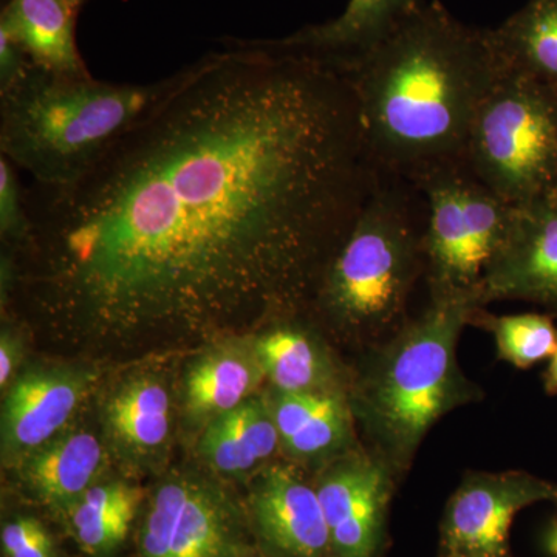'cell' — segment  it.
<instances>
[{
  "instance_id": "cell-10",
  "label": "cell",
  "mask_w": 557,
  "mask_h": 557,
  "mask_svg": "<svg viewBox=\"0 0 557 557\" xmlns=\"http://www.w3.org/2000/svg\"><path fill=\"white\" fill-rule=\"evenodd\" d=\"M314 487L327 522L333 557H381L398 480L366 445L317 469Z\"/></svg>"
},
{
  "instance_id": "cell-28",
  "label": "cell",
  "mask_w": 557,
  "mask_h": 557,
  "mask_svg": "<svg viewBox=\"0 0 557 557\" xmlns=\"http://www.w3.org/2000/svg\"><path fill=\"white\" fill-rule=\"evenodd\" d=\"M24 341L20 329L14 325H3L2 336H0V387L5 391L13 383L16 370L22 361V350H24Z\"/></svg>"
},
{
  "instance_id": "cell-22",
  "label": "cell",
  "mask_w": 557,
  "mask_h": 557,
  "mask_svg": "<svg viewBox=\"0 0 557 557\" xmlns=\"http://www.w3.org/2000/svg\"><path fill=\"white\" fill-rule=\"evenodd\" d=\"M421 0H348L336 20L310 25L281 39L293 49L343 60L375 42L397 22L420 5Z\"/></svg>"
},
{
  "instance_id": "cell-1",
  "label": "cell",
  "mask_w": 557,
  "mask_h": 557,
  "mask_svg": "<svg viewBox=\"0 0 557 557\" xmlns=\"http://www.w3.org/2000/svg\"><path fill=\"white\" fill-rule=\"evenodd\" d=\"M383 177L339 64L240 40L170 76L86 175L28 186L14 288L72 343L249 335L309 307Z\"/></svg>"
},
{
  "instance_id": "cell-33",
  "label": "cell",
  "mask_w": 557,
  "mask_h": 557,
  "mask_svg": "<svg viewBox=\"0 0 557 557\" xmlns=\"http://www.w3.org/2000/svg\"><path fill=\"white\" fill-rule=\"evenodd\" d=\"M69 2L72 3V5L79 11L81 9H83V5L87 2V0H69Z\"/></svg>"
},
{
  "instance_id": "cell-20",
  "label": "cell",
  "mask_w": 557,
  "mask_h": 557,
  "mask_svg": "<svg viewBox=\"0 0 557 557\" xmlns=\"http://www.w3.org/2000/svg\"><path fill=\"white\" fill-rule=\"evenodd\" d=\"M79 11L69 0H9L0 30L16 40L35 67L65 76L90 75L76 44Z\"/></svg>"
},
{
  "instance_id": "cell-12",
  "label": "cell",
  "mask_w": 557,
  "mask_h": 557,
  "mask_svg": "<svg viewBox=\"0 0 557 557\" xmlns=\"http://www.w3.org/2000/svg\"><path fill=\"white\" fill-rule=\"evenodd\" d=\"M100 376L94 366H36L21 373L3 399V467H16L33 450L67 431Z\"/></svg>"
},
{
  "instance_id": "cell-19",
  "label": "cell",
  "mask_w": 557,
  "mask_h": 557,
  "mask_svg": "<svg viewBox=\"0 0 557 557\" xmlns=\"http://www.w3.org/2000/svg\"><path fill=\"white\" fill-rule=\"evenodd\" d=\"M282 453L265 394L255 395L201 429L197 454L222 479H251Z\"/></svg>"
},
{
  "instance_id": "cell-3",
  "label": "cell",
  "mask_w": 557,
  "mask_h": 557,
  "mask_svg": "<svg viewBox=\"0 0 557 557\" xmlns=\"http://www.w3.org/2000/svg\"><path fill=\"white\" fill-rule=\"evenodd\" d=\"M480 307L475 296L429 298L418 317L362 350L354 368L348 398L359 434L398 482L440 420L485 398L458 361L461 333Z\"/></svg>"
},
{
  "instance_id": "cell-13",
  "label": "cell",
  "mask_w": 557,
  "mask_h": 557,
  "mask_svg": "<svg viewBox=\"0 0 557 557\" xmlns=\"http://www.w3.org/2000/svg\"><path fill=\"white\" fill-rule=\"evenodd\" d=\"M483 307L523 300L557 318V194L516 205L504 245L479 288Z\"/></svg>"
},
{
  "instance_id": "cell-14",
  "label": "cell",
  "mask_w": 557,
  "mask_h": 557,
  "mask_svg": "<svg viewBox=\"0 0 557 557\" xmlns=\"http://www.w3.org/2000/svg\"><path fill=\"white\" fill-rule=\"evenodd\" d=\"M102 440L110 458L129 471L157 467L168 456L174 399L168 376L137 370L110 388L101 409Z\"/></svg>"
},
{
  "instance_id": "cell-21",
  "label": "cell",
  "mask_w": 557,
  "mask_h": 557,
  "mask_svg": "<svg viewBox=\"0 0 557 557\" xmlns=\"http://www.w3.org/2000/svg\"><path fill=\"white\" fill-rule=\"evenodd\" d=\"M146 491L129 480H100L65 511L60 525L86 557L115 555L137 522Z\"/></svg>"
},
{
  "instance_id": "cell-5",
  "label": "cell",
  "mask_w": 557,
  "mask_h": 557,
  "mask_svg": "<svg viewBox=\"0 0 557 557\" xmlns=\"http://www.w3.org/2000/svg\"><path fill=\"white\" fill-rule=\"evenodd\" d=\"M413 186L383 180L333 252L309 302L322 329L362 350L387 339L406 321L424 273L423 233Z\"/></svg>"
},
{
  "instance_id": "cell-4",
  "label": "cell",
  "mask_w": 557,
  "mask_h": 557,
  "mask_svg": "<svg viewBox=\"0 0 557 557\" xmlns=\"http://www.w3.org/2000/svg\"><path fill=\"white\" fill-rule=\"evenodd\" d=\"M156 83H109L35 67L0 91V156L47 188L86 175L163 97Z\"/></svg>"
},
{
  "instance_id": "cell-25",
  "label": "cell",
  "mask_w": 557,
  "mask_h": 557,
  "mask_svg": "<svg viewBox=\"0 0 557 557\" xmlns=\"http://www.w3.org/2000/svg\"><path fill=\"white\" fill-rule=\"evenodd\" d=\"M33 222L27 203V188L20 170L0 156V236L7 251L20 255L30 244Z\"/></svg>"
},
{
  "instance_id": "cell-23",
  "label": "cell",
  "mask_w": 557,
  "mask_h": 557,
  "mask_svg": "<svg viewBox=\"0 0 557 557\" xmlns=\"http://www.w3.org/2000/svg\"><path fill=\"white\" fill-rule=\"evenodd\" d=\"M490 33L505 67L536 79L557 95V0H527Z\"/></svg>"
},
{
  "instance_id": "cell-2",
  "label": "cell",
  "mask_w": 557,
  "mask_h": 557,
  "mask_svg": "<svg viewBox=\"0 0 557 557\" xmlns=\"http://www.w3.org/2000/svg\"><path fill=\"white\" fill-rule=\"evenodd\" d=\"M333 61L373 163L410 185L465 161L472 120L504 70L490 28L469 27L440 2H421L364 50Z\"/></svg>"
},
{
  "instance_id": "cell-17",
  "label": "cell",
  "mask_w": 557,
  "mask_h": 557,
  "mask_svg": "<svg viewBox=\"0 0 557 557\" xmlns=\"http://www.w3.org/2000/svg\"><path fill=\"white\" fill-rule=\"evenodd\" d=\"M104 440L89 429H67L14 467L17 487L32 505L60 523L91 485L104 479Z\"/></svg>"
},
{
  "instance_id": "cell-9",
  "label": "cell",
  "mask_w": 557,
  "mask_h": 557,
  "mask_svg": "<svg viewBox=\"0 0 557 557\" xmlns=\"http://www.w3.org/2000/svg\"><path fill=\"white\" fill-rule=\"evenodd\" d=\"M557 504V483L527 471H468L440 523V557H512L509 531L522 509Z\"/></svg>"
},
{
  "instance_id": "cell-31",
  "label": "cell",
  "mask_w": 557,
  "mask_h": 557,
  "mask_svg": "<svg viewBox=\"0 0 557 557\" xmlns=\"http://www.w3.org/2000/svg\"><path fill=\"white\" fill-rule=\"evenodd\" d=\"M549 194H557V152H556L555 174H553V183H552V189H549Z\"/></svg>"
},
{
  "instance_id": "cell-7",
  "label": "cell",
  "mask_w": 557,
  "mask_h": 557,
  "mask_svg": "<svg viewBox=\"0 0 557 557\" xmlns=\"http://www.w3.org/2000/svg\"><path fill=\"white\" fill-rule=\"evenodd\" d=\"M412 185L426 205L423 252L429 298L479 299L480 284L507 237L515 205L480 182L467 161L437 168Z\"/></svg>"
},
{
  "instance_id": "cell-24",
  "label": "cell",
  "mask_w": 557,
  "mask_h": 557,
  "mask_svg": "<svg viewBox=\"0 0 557 557\" xmlns=\"http://www.w3.org/2000/svg\"><path fill=\"white\" fill-rule=\"evenodd\" d=\"M471 325L490 333L498 359L516 369L528 370L549 361L557 350L555 317L548 313L493 314L480 307Z\"/></svg>"
},
{
  "instance_id": "cell-15",
  "label": "cell",
  "mask_w": 557,
  "mask_h": 557,
  "mask_svg": "<svg viewBox=\"0 0 557 557\" xmlns=\"http://www.w3.org/2000/svg\"><path fill=\"white\" fill-rule=\"evenodd\" d=\"M255 346L274 391L350 392L354 368L336 357L309 307L271 319L255 332Z\"/></svg>"
},
{
  "instance_id": "cell-8",
  "label": "cell",
  "mask_w": 557,
  "mask_h": 557,
  "mask_svg": "<svg viewBox=\"0 0 557 557\" xmlns=\"http://www.w3.org/2000/svg\"><path fill=\"white\" fill-rule=\"evenodd\" d=\"M255 547L245 502L218 475L183 469L146 493L132 557H240Z\"/></svg>"
},
{
  "instance_id": "cell-34",
  "label": "cell",
  "mask_w": 557,
  "mask_h": 557,
  "mask_svg": "<svg viewBox=\"0 0 557 557\" xmlns=\"http://www.w3.org/2000/svg\"><path fill=\"white\" fill-rule=\"evenodd\" d=\"M440 557V556H438Z\"/></svg>"
},
{
  "instance_id": "cell-29",
  "label": "cell",
  "mask_w": 557,
  "mask_h": 557,
  "mask_svg": "<svg viewBox=\"0 0 557 557\" xmlns=\"http://www.w3.org/2000/svg\"><path fill=\"white\" fill-rule=\"evenodd\" d=\"M542 383H544L545 392L548 395H557V350L549 358L547 369H545L544 375H542Z\"/></svg>"
},
{
  "instance_id": "cell-16",
  "label": "cell",
  "mask_w": 557,
  "mask_h": 557,
  "mask_svg": "<svg viewBox=\"0 0 557 557\" xmlns=\"http://www.w3.org/2000/svg\"><path fill=\"white\" fill-rule=\"evenodd\" d=\"M263 394L285 460L304 469H318L364 445L346 392L285 394L269 387Z\"/></svg>"
},
{
  "instance_id": "cell-18",
  "label": "cell",
  "mask_w": 557,
  "mask_h": 557,
  "mask_svg": "<svg viewBox=\"0 0 557 557\" xmlns=\"http://www.w3.org/2000/svg\"><path fill=\"white\" fill-rule=\"evenodd\" d=\"M267 381L255 333L209 343L183 376V413L189 426L205 429L215 418L258 395Z\"/></svg>"
},
{
  "instance_id": "cell-30",
  "label": "cell",
  "mask_w": 557,
  "mask_h": 557,
  "mask_svg": "<svg viewBox=\"0 0 557 557\" xmlns=\"http://www.w3.org/2000/svg\"><path fill=\"white\" fill-rule=\"evenodd\" d=\"M544 545L549 556L557 557V519L545 531Z\"/></svg>"
},
{
  "instance_id": "cell-27",
  "label": "cell",
  "mask_w": 557,
  "mask_h": 557,
  "mask_svg": "<svg viewBox=\"0 0 557 557\" xmlns=\"http://www.w3.org/2000/svg\"><path fill=\"white\" fill-rule=\"evenodd\" d=\"M25 51L9 33L0 30V91L9 90L30 69Z\"/></svg>"
},
{
  "instance_id": "cell-6",
  "label": "cell",
  "mask_w": 557,
  "mask_h": 557,
  "mask_svg": "<svg viewBox=\"0 0 557 557\" xmlns=\"http://www.w3.org/2000/svg\"><path fill=\"white\" fill-rule=\"evenodd\" d=\"M556 152L557 95L504 65L472 120L469 170L516 207L549 193Z\"/></svg>"
},
{
  "instance_id": "cell-11",
  "label": "cell",
  "mask_w": 557,
  "mask_h": 557,
  "mask_svg": "<svg viewBox=\"0 0 557 557\" xmlns=\"http://www.w3.org/2000/svg\"><path fill=\"white\" fill-rule=\"evenodd\" d=\"M256 548L265 557H333L313 479L288 460L249 479L244 498Z\"/></svg>"
},
{
  "instance_id": "cell-26",
  "label": "cell",
  "mask_w": 557,
  "mask_h": 557,
  "mask_svg": "<svg viewBox=\"0 0 557 557\" xmlns=\"http://www.w3.org/2000/svg\"><path fill=\"white\" fill-rule=\"evenodd\" d=\"M0 552L2 557H62L57 534L33 512H14L3 519Z\"/></svg>"
},
{
  "instance_id": "cell-32",
  "label": "cell",
  "mask_w": 557,
  "mask_h": 557,
  "mask_svg": "<svg viewBox=\"0 0 557 557\" xmlns=\"http://www.w3.org/2000/svg\"><path fill=\"white\" fill-rule=\"evenodd\" d=\"M240 557H265L262 555V553L259 552L258 548H252L251 552L245 553L244 556Z\"/></svg>"
}]
</instances>
